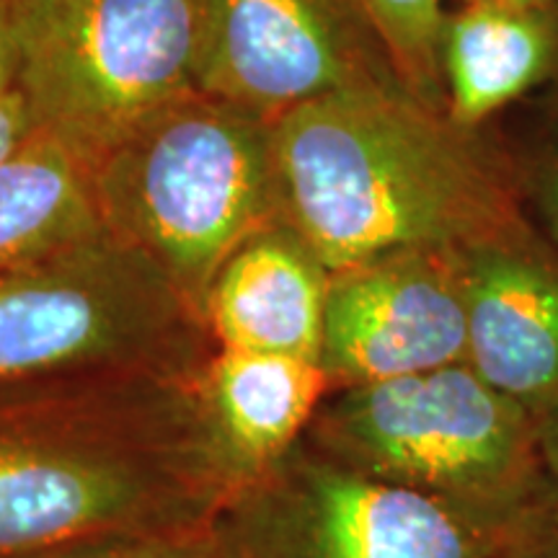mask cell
Returning <instances> with one entry per match:
<instances>
[{
    "label": "cell",
    "mask_w": 558,
    "mask_h": 558,
    "mask_svg": "<svg viewBox=\"0 0 558 558\" xmlns=\"http://www.w3.org/2000/svg\"><path fill=\"white\" fill-rule=\"evenodd\" d=\"M469 360L460 248H396L329 275L318 365L331 388Z\"/></svg>",
    "instance_id": "8"
},
{
    "label": "cell",
    "mask_w": 558,
    "mask_h": 558,
    "mask_svg": "<svg viewBox=\"0 0 558 558\" xmlns=\"http://www.w3.org/2000/svg\"><path fill=\"white\" fill-rule=\"evenodd\" d=\"M37 130L90 166L199 88L202 0H5Z\"/></svg>",
    "instance_id": "6"
},
{
    "label": "cell",
    "mask_w": 558,
    "mask_h": 558,
    "mask_svg": "<svg viewBox=\"0 0 558 558\" xmlns=\"http://www.w3.org/2000/svg\"><path fill=\"white\" fill-rule=\"evenodd\" d=\"M107 228L94 166L37 130L0 166V271L41 259Z\"/></svg>",
    "instance_id": "14"
},
{
    "label": "cell",
    "mask_w": 558,
    "mask_h": 558,
    "mask_svg": "<svg viewBox=\"0 0 558 558\" xmlns=\"http://www.w3.org/2000/svg\"><path fill=\"white\" fill-rule=\"evenodd\" d=\"M541 452L548 478L558 481V411L541 424Z\"/></svg>",
    "instance_id": "21"
},
{
    "label": "cell",
    "mask_w": 558,
    "mask_h": 558,
    "mask_svg": "<svg viewBox=\"0 0 558 558\" xmlns=\"http://www.w3.org/2000/svg\"><path fill=\"white\" fill-rule=\"evenodd\" d=\"M481 541L488 558H558V481H543Z\"/></svg>",
    "instance_id": "17"
},
{
    "label": "cell",
    "mask_w": 558,
    "mask_h": 558,
    "mask_svg": "<svg viewBox=\"0 0 558 558\" xmlns=\"http://www.w3.org/2000/svg\"><path fill=\"white\" fill-rule=\"evenodd\" d=\"M558 29L548 9L463 3L445 19V107L458 128L476 130L486 117L538 86L554 68Z\"/></svg>",
    "instance_id": "13"
},
{
    "label": "cell",
    "mask_w": 558,
    "mask_h": 558,
    "mask_svg": "<svg viewBox=\"0 0 558 558\" xmlns=\"http://www.w3.org/2000/svg\"><path fill=\"white\" fill-rule=\"evenodd\" d=\"M215 352L205 316L107 228L0 271V388L96 375L197 378Z\"/></svg>",
    "instance_id": "5"
},
{
    "label": "cell",
    "mask_w": 558,
    "mask_h": 558,
    "mask_svg": "<svg viewBox=\"0 0 558 558\" xmlns=\"http://www.w3.org/2000/svg\"><path fill=\"white\" fill-rule=\"evenodd\" d=\"M241 558H488L435 501L362 476L300 439L220 512Z\"/></svg>",
    "instance_id": "7"
},
{
    "label": "cell",
    "mask_w": 558,
    "mask_h": 558,
    "mask_svg": "<svg viewBox=\"0 0 558 558\" xmlns=\"http://www.w3.org/2000/svg\"><path fill=\"white\" fill-rule=\"evenodd\" d=\"M329 275L288 222L256 233L209 288L205 320L215 344L318 362Z\"/></svg>",
    "instance_id": "11"
},
{
    "label": "cell",
    "mask_w": 558,
    "mask_h": 558,
    "mask_svg": "<svg viewBox=\"0 0 558 558\" xmlns=\"http://www.w3.org/2000/svg\"><path fill=\"white\" fill-rule=\"evenodd\" d=\"M525 205H533L543 235L558 248V153H548L520 179Z\"/></svg>",
    "instance_id": "18"
},
{
    "label": "cell",
    "mask_w": 558,
    "mask_h": 558,
    "mask_svg": "<svg viewBox=\"0 0 558 558\" xmlns=\"http://www.w3.org/2000/svg\"><path fill=\"white\" fill-rule=\"evenodd\" d=\"M202 11L199 88L267 120L333 90L399 81L349 0H202Z\"/></svg>",
    "instance_id": "9"
},
{
    "label": "cell",
    "mask_w": 558,
    "mask_h": 558,
    "mask_svg": "<svg viewBox=\"0 0 558 558\" xmlns=\"http://www.w3.org/2000/svg\"><path fill=\"white\" fill-rule=\"evenodd\" d=\"M197 378L96 375L0 388V558L207 522L239 488Z\"/></svg>",
    "instance_id": "1"
},
{
    "label": "cell",
    "mask_w": 558,
    "mask_h": 558,
    "mask_svg": "<svg viewBox=\"0 0 558 558\" xmlns=\"http://www.w3.org/2000/svg\"><path fill=\"white\" fill-rule=\"evenodd\" d=\"M26 558H241L226 522L218 518L197 525L148 527L104 533L65 543Z\"/></svg>",
    "instance_id": "16"
},
{
    "label": "cell",
    "mask_w": 558,
    "mask_h": 558,
    "mask_svg": "<svg viewBox=\"0 0 558 558\" xmlns=\"http://www.w3.org/2000/svg\"><path fill=\"white\" fill-rule=\"evenodd\" d=\"M19 60H16V41H13V29L9 19V5L0 0V94L16 86Z\"/></svg>",
    "instance_id": "20"
},
{
    "label": "cell",
    "mask_w": 558,
    "mask_h": 558,
    "mask_svg": "<svg viewBox=\"0 0 558 558\" xmlns=\"http://www.w3.org/2000/svg\"><path fill=\"white\" fill-rule=\"evenodd\" d=\"M107 230L158 264L205 316L222 264L282 220L271 120L197 88L94 163Z\"/></svg>",
    "instance_id": "3"
},
{
    "label": "cell",
    "mask_w": 558,
    "mask_h": 558,
    "mask_svg": "<svg viewBox=\"0 0 558 558\" xmlns=\"http://www.w3.org/2000/svg\"><path fill=\"white\" fill-rule=\"evenodd\" d=\"M463 3H501V5H522V9H548L550 0H463Z\"/></svg>",
    "instance_id": "22"
},
{
    "label": "cell",
    "mask_w": 558,
    "mask_h": 558,
    "mask_svg": "<svg viewBox=\"0 0 558 558\" xmlns=\"http://www.w3.org/2000/svg\"><path fill=\"white\" fill-rule=\"evenodd\" d=\"M37 132V122L24 90L13 86L0 94V166L24 148L26 140Z\"/></svg>",
    "instance_id": "19"
},
{
    "label": "cell",
    "mask_w": 558,
    "mask_h": 558,
    "mask_svg": "<svg viewBox=\"0 0 558 558\" xmlns=\"http://www.w3.org/2000/svg\"><path fill=\"white\" fill-rule=\"evenodd\" d=\"M197 388L222 456L243 484L303 439L331 380L316 360L218 349L199 369Z\"/></svg>",
    "instance_id": "12"
},
{
    "label": "cell",
    "mask_w": 558,
    "mask_h": 558,
    "mask_svg": "<svg viewBox=\"0 0 558 558\" xmlns=\"http://www.w3.org/2000/svg\"><path fill=\"white\" fill-rule=\"evenodd\" d=\"M282 222L329 271L396 248H465L525 220L520 179L399 81L271 120Z\"/></svg>",
    "instance_id": "2"
},
{
    "label": "cell",
    "mask_w": 558,
    "mask_h": 558,
    "mask_svg": "<svg viewBox=\"0 0 558 558\" xmlns=\"http://www.w3.org/2000/svg\"><path fill=\"white\" fill-rule=\"evenodd\" d=\"M460 256L465 362L543 424L558 411V248L525 218Z\"/></svg>",
    "instance_id": "10"
},
{
    "label": "cell",
    "mask_w": 558,
    "mask_h": 558,
    "mask_svg": "<svg viewBox=\"0 0 558 558\" xmlns=\"http://www.w3.org/2000/svg\"><path fill=\"white\" fill-rule=\"evenodd\" d=\"M390 70L418 101L445 111L439 50L448 13L442 0H349Z\"/></svg>",
    "instance_id": "15"
},
{
    "label": "cell",
    "mask_w": 558,
    "mask_h": 558,
    "mask_svg": "<svg viewBox=\"0 0 558 558\" xmlns=\"http://www.w3.org/2000/svg\"><path fill=\"white\" fill-rule=\"evenodd\" d=\"M303 439L362 476L435 501L478 535L548 478L538 418L469 362L331 388Z\"/></svg>",
    "instance_id": "4"
}]
</instances>
